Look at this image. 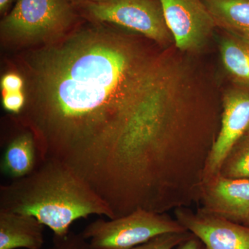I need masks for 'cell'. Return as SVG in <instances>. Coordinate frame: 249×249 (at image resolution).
Wrapping results in <instances>:
<instances>
[{"label":"cell","instance_id":"52a82bcc","mask_svg":"<svg viewBox=\"0 0 249 249\" xmlns=\"http://www.w3.org/2000/svg\"><path fill=\"white\" fill-rule=\"evenodd\" d=\"M249 132V89L229 90L223 98L220 128L204 172V180L217 175L234 145Z\"/></svg>","mask_w":249,"mask_h":249},{"label":"cell","instance_id":"6da1fadb","mask_svg":"<svg viewBox=\"0 0 249 249\" xmlns=\"http://www.w3.org/2000/svg\"><path fill=\"white\" fill-rule=\"evenodd\" d=\"M125 29L78 23L18 54L26 104L18 121L39 161L65 163L110 202L131 124L163 55Z\"/></svg>","mask_w":249,"mask_h":249},{"label":"cell","instance_id":"4fadbf2b","mask_svg":"<svg viewBox=\"0 0 249 249\" xmlns=\"http://www.w3.org/2000/svg\"><path fill=\"white\" fill-rule=\"evenodd\" d=\"M217 27L249 38V0H203Z\"/></svg>","mask_w":249,"mask_h":249},{"label":"cell","instance_id":"ffe728a7","mask_svg":"<svg viewBox=\"0 0 249 249\" xmlns=\"http://www.w3.org/2000/svg\"><path fill=\"white\" fill-rule=\"evenodd\" d=\"M11 1L12 0H0V11L1 14L6 12Z\"/></svg>","mask_w":249,"mask_h":249},{"label":"cell","instance_id":"3957f363","mask_svg":"<svg viewBox=\"0 0 249 249\" xmlns=\"http://www.w3.org/2000/svg\"><path fill=\"white\" fill-rule=\"evenodd\" d=\"M71 0H17L0 24L4 44L32 47L65 35L78 24Z\"/></svg>","mask_w":249,"mask_h":249},{"label":"cell","instance_id":"5b68a950","mask_svg":"<svg viewBox=\"0 0 249 249\" xmlns=\"http://www.w3.org/2000/svg\"><path fill=\"white\" fill-rule=\"evenodd\" d=\"M75 6L88 20L112 24L160 45L173 40L160 0H104Z\"/></svg>","mask_w":249,"mask_h":249},{"label":"cell","instance_id":"8992f818","mask_svg":"<svg viewBox=\"0 0 249 249\" xmlns=\"http://www.w3.org/2000/svg\"><path fill=\"white\" fill-rule=\"evenodd\" d=\"M175 45L184 52L202 48L217 27L203 0H160Z\"/></svg>","mask_w":249,"mask_h":249},{"label":"cell","instance_id":"ac0fdd59","mask_svg":"<svg viewBox=\"0 0 249 249\" xmlns=\"http://www.w3.org/2000/svg\"><path fill=\"white\" fill-rule=\"evenodd\" d=\"M1 88L2 93L18 92L24 88V80L19 73L10 72L1 78Z\"/></svg>","mask_w":249,"mask_h":249},{"label":"cell","instance_id":"44dd1931","mask_svg":"<svg viewBox=\"0 0 249 249\" xmlns=\"http://www.w3.org/2000/svg\"><path fill=\"white\" fill-rule=\"evenodd\" d=\"M73 4L77 5L87 2H98V1H104V0H71Z\"/></svg>","mask_w":249,"mask_h":249},{"label":"cell","instance_id":"2e32d148","mask_svg":"<svg viewBox=\"0 0 249 249\" xmlns=\"http://www.w3.org/2000/svg\"><path fill=\"white\" fill-rule=\"evenodd\" d=\"M47 249H93L81 233L70 231L63 236H53L52 245Z\"/></svg>","mask_w":249,"mask_h":249},{"label":"cell","instance_id":"7c38bea8","mask_svg":"<svg viewBox=\"0 0 249 249\" xmlns=\"http://www.w3.org/2000/svg\"><path fill=\"white\" fill-rule=\"evenodd\" d=\"M219 52L229 76L240 88L249 89V38L226 32Z\"/></svg>","mask_w":249,"mask_h":249},{"label":"cell","instance_id":"277c9868","mask_svg":"<svg viewBox=\"0 0 249 249\" xmlns=\"http://www.w3.org/2000/svg\"><path fill=\"white\" fill-rule=\"evenodd\" d=\"M185 231L163 213L139 209L115 219H98L80 233L93 249H131L163 234Z\"/></svg>","mask_w":249,"mask_h":249},{"label":"cell","instance_id":"e0dca14e","mask_svg":"<svg viewBox=\"0 0 249 249\" xmlns=\"http://www.w3.org/2000/svg\"><path fill=\"white\" fill-rule=\"evenodd\" d=\"M26 104V96L22 91L18 92L4 93L2 105L5 110L18 116L22 112Z\"/></svg>","mask_w":249,"mask_h":249},{"label":"cell","instance_id":"9a60e30c","mask_svg":"<svg viewBox=\"0 0 249 249\" xmlns=\"http://www.w3.org/2000/svg\"><path fill=\"white\" fill-rule=\"evenodd\" d=\"M191 235L192 233L188 231L163 234L131 249H173Z\"/></svg>","mask_w":249,"mask_h":249},{"label":"cell","instance_id":"30bf717a","mask_svg":"<svg viewBox=\"0 0 249 249\" xmlns=\"http://www.w3.org/2000/svg\"><path fill=\"white\" fill-rule=\"evenodd\" d=\"M44 227L34 216L0 211V249H41Z\"/></svg>","mask_w":249,"mask_h":249},{"label":"cell","instance_id":"7402d4cb","mask_svg":"<svg viewBox=\"0 0 249 249\" xmlns=\"http://www.w3.org/2000/svg\"><path fill=\"white\" fill-rule=\"evenodd\" d=\"M244 225L247 226V227H249V215L248 218H247V220H246V222L244 223Z\"/></svg>","mask_w":249,"mask_h":249},{"label":"cell","instance_id":"8fae6325","mask_svg":"<svg viewBox=\"0 0 249 249\" xmlns=\"http://www.w3.org/2000/svg\"><path fill=\"white\" fill-rule=\"evenodd\" d=\"M39 157L32 132H24L11 139L1 155V173L12 180L27 176L36 169Z\"/></svg>","mask_w":249,"mask_h":249},{"label":"cell","instance_id":"7a4b0ae2","mask_svg":"<svg viewBox=\"0 0 249 249\" xmlns=\"http://www.w3.org/2000/svg\"><path fill=\"white\" fill-rule=\"evenodd\" d=\"M0 211L34 216L57 236L67 235L73 222L90 215L115 219L89 183L53 160H41L29 175L1 185Z\"/></svg>","mask_w":249,"mask_h":249},{"label":"cell","instance_id":"5bb4252c","mask_svg":"<svg viewBox=\"0 0 249 249\" xmlns=\"http://www.w3.org/2000/svg\"><path fill=\"white\" fill-rule=\"evenodd\" d=\"M218 174L227 178H249V132L228 154Z\"/></svg>","mask_w":249,"mask_h":249},{"label":"cell","instance_id":"9c48e42d","mask_svg":"<svg viewBox=\"0 0 249 249\" xmlns=\"http://www.w3.org/2000/svg\"><path fill=\"white\" fill-rule=\"evenodd\" d=\"M200 198L203 212L244 224L249 215V178L217 174L204 180Z\"/></svg>","mask_w":249,"mask_h":249},{"label":"cell","instance_id":"d6986e66","mask_svg":"<svg viewBox=\"0 0 249 249\" xmlns=\"http://www.w3.org/2000/svg\"><path fill=\"white\" fill-rule=\"evenodd\" d=\"M178 249H206L199 239L192 234L189 238L182 242Z\"/></svg>","mask_w":249,"mask_h":249},{"label":"cell","instance_id":"ba28073f","mask_svg":"<svg viewBox=\"0 0 249 249\" xmlns=\"http://www.w3.org/2000/svg\"><path fill=\"white\" fill-rule=\"evenodd\" d=\"M180 224L201 241L206 249H249V227L203 211L196 213L178 208Z\"/></svg>","mask_w":249,"mask_h":249}]
</instances>
